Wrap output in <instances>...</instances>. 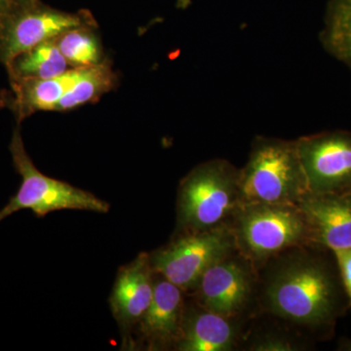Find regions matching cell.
<instances>
[{"mask_svg":"<svg viewBox=\"0 0 351 351\" xmlns=\"http://www.w3.org/2000/svg\"><path fill=\"white\" fill-rule=\"evenodd\" d=\"M241 206L297 205L311 193L297 141L258 137L239 174Z\"/></svg>","mask_w":351,"mask_h":351,"instance_id":"obj_1","label":"cell"},{"mask_svg":"<svg viewBox=\"0 0 351 351\" xmlns=\"http://www.w3.org/2000/svg\"><path fill=\"white\" fill-rule=\"evenodd\" d=\"M240 170L223 159L200 164L182 179L178 193V226L186 232L221 226L241 207Z\"/></svg>","mask_w":351,"mask_h":351,"instance_id":"obj_2","label":"cell"},{"mask_svg":"<svg viewBox=\"0 0 351 351\" xmlns=\"http://www.w3.org/2000/svg\"><path fill=\"white\" fill-rule=\"evenodd\" d=\"M9 149L14 168L22 182L16 195L11 196L0 210V223L22 210H31L38 218L59 210H83L103 214L110 211V204L93 193L41 173L25 151L19 126L14 130Z\"/></svg>","mask_w":351,"mask_h":351,"instance_id":"obj_3","label":"cell"},{"mask_svg":"<svg viewBox=\"0 0 351 351\" xmlns=\"http://www.w3.org/2000/svg\"><path fill=\"white\" fill-rule=\"evenodd\" d=\"M271 313L299 324L326 319L334 304V291L325 270L306 258L284 263L269 279L265 291Z\"/></svg>","mask_w":351,"mask_h":351,"instance_id":"obj_4","label":"cell"},{"mask_svg":"<svg viewBox=\"0 0 351 351\" xmlns=\"http://www.w3.org/2000/svg\"><path fill=\"white\" fill-rule=\"evenodd\" d=\"M237 230L242 250L255 260L269 258L309 239L306 219L297 205H243Z\"/></svg>","mask_w":351,"mask_h":351,"instance_id":"obj_5","label":"cell"},{"mask_svg":"<svg viewBox=\"0 0 351 351\" xmlns=\"http://www.w3.org/2000/svg\"><path fill=\"white\" fill-rule=\"evenodd\" d=\"M234 239L223 226L189 232L151 256L152 269L181 290L196 287L210 265L230 255Z\"/></svg>","mask_w":351,"mask_h":351,"instance_id":"obj_6","label":"cell"},{"mask_svg":"<svg viewBox=\"0 0 351 351\" xmlns=\"http://www.w3.org/2000/svg\"><path fill=\"white\" fill-rule=\"evenodd\" d=\"M82 27H96L93 16L86 10L66 12L40 0L21 7L0 16V61L6 66L21 53Z\"/></svg>","mask_w":351,"mask_h":351,"instance_id":"obj_7","label":"cell"},{"mask_svg":"<svg viewBox=\"0 0 351 351\" xmlns=\"http://www.w3.org/2000/svg\"><path fill=\"white\" fill-rule=\"evenodd\" d=\"M297 147L311 193H337L351 186L350 134L306 136L298 138Z\"/></svg>","mask_w":351,"mask_h":351,"instance_id":"obj_8","label":"cell"},{"mask_svg":"<svg viewBox=\"0 0 351 351\" xmlns=\"http://www.w3.org/2000/svg\"><path fill=\"white\" fill-rule=\"evenodd\" d=\"M152 270L151 255L141 253L117 274L110 306L123 334V341L151 304L154 290Z\"/></svg>","mask_w":351,"mask_h":351,"instance_id":"obj_9","label":"cell"},{"mask_svg":"<svg viewBox=\"0 0 351 351\" xmlns=\"http://www.w3.org/2000/svg\"><path fill=\"white\" fill-rule=\"evenodd\" d=\"M196 287L205 309L230 318L248 301L252 281L246 267L228 255L208 267Z\"/></svg>","mask_w":351,"mask_h":351,"instance_id":"obj_10","label":"cell"},{"mask_svg":"<svg viewBox=\"0 0 351 351\" xmlns=\"http://www.w3.org/2000/svg\"><path fill=\"white\" fill-rule=\"evenodd\" d=\"M298 207L306 219L309 239L332 252L351 248V197L309 193Z\"/></svg>","mask_w":351,"mask_h":351,"instance_id":"obj_11","label":"cell"},{"mask_svg":"<svg viewBox=\"0 0 351 351\" xmlns=\"http://www.w3.org/2000/svg\"><path fill=\"white\" fill-rule=\"evenodd\" d=\"M182 319L181 289L166 279L154 283L151 304L140 321L143 336L152 346L169 345L179 339Z\"/></svg>","mask_w":351,"mask_h":351,"instance_id":"obj_12","label":"cell"},{"mask_svg":"<svg viewBox=\"0 0 351 351\" xmlns=\"http://www.w3.org/2000/svg\"><path fill=\"white\" fill-rule=\"evenodd\" d=\"M78 69H69L57 77L10 80L14 92V108L18 121L36 112H56L60 101L75 82Z\"/></svg>","mask_w":351,"mask_h":351,"instance_id":"obj_13","label":"cell"},{"mask_svg":"<svg viewBox=\"0 0 351 351\" xmlns=\"http://www.w3.org/2000/svg\"><path fill=\"white\" fill-rule=\"evenodd\" d=\"M234 341V328L228 318L204 309L184 316L178 350L226 351L232 350Z\"/></svg>","mask_w":351,"mask_h":351,"instance_id":"obj_14","label":"cell"},{"mask_svg":"<svg viewBox=\"0 0 351 351\" xmlns=\"http://www.w3.org/2000/svg\"><path fill=\"white\" fill-rule=\"evenodd\" d=\"M117 76L108 61L80 68L75 82L58 105L56 112H66L99 100L117 86Z\"/></svg>","mask_w":351,"mask_h":351,"instance_id":"obj_15","label":"cell"},{"mask_svg":"<svg viewBox=\"0 0 351 351\" xmlns=\"http://www.w3.org/2000/svg\"><path fill=\"white\" fill-rule=\"evenodd\" d=\"M10 80L57 77L69 71V64L58 48L55 39L38 44L21 53L6 64Z\"/></svg>","mask_w":351,"mask_h":351,"instance_id":"obj_16","label":"cell"},{"mask_svg":"<svg viewBox=\"0 0 351 351\" xmlns=\"http://www.w3.org/2000/svg\"><path fill=\"white\" fill-rule=\"evenodd\" d=\"M321 40L332 56L351 71V0H332Z\"/></svg>","mask_w":351,"mask_h":351,"instance_id":"obj_17","label":"cell"},{"mask_svg":"<svg viewBox=\"0 0 351 351\" xmlns=\"http://www.w3.org/2000/svg\"><path fill=\"white\" fill-rule=\"evenodd\" d=\"M94 27H76L55 38L69 68H85L104 61L100 41L94 34Z\"/></svg>","mask_w":351,"mask_h":351,"instance_id":"obj_18","label":"cell"},{"mask_svg":"<svg viewBox=\"0 0 351 351\" xmlns=\"http://www.w3.org/2000/svg\"><path fill=\"white\" fill-rule=\"evenodd\" d=\"M338 262L346 293L351 302V248L334 251Z\"/></svg>","mask_w":351,"mask_h":351,"instance_id":"obj_19","label":"cell"},{"mask_svg":"<svg viewBox=\"0 0 351 351\" xmlns=\"http://www.w3.org/2000/svg\"><path fill=\"white\" fill-rule=\"evenodd\" d=\"M36 1H38V0H0V16L12 12V11L21 8V7H24Z\"/></svg>","mask_w":351,"mask_h":351,"instance_id":"obj_20","label":"cell"}]
</instances>
